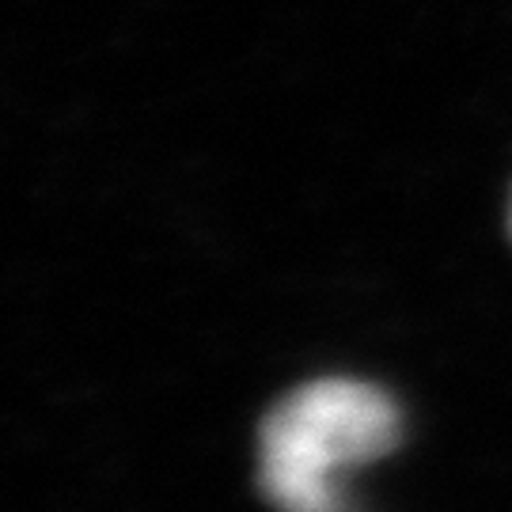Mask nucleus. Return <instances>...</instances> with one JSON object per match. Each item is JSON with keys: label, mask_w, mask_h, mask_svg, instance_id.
Masks as SVG:
<instances>
[{"label": "nucleus", "mask_w": 512, "mask_h": 512, "mask_svg": "<svg viewBox=\"0 0 512 512\" xmlns=\"http://www.w3.org/2000/svg\"><path fill=\"white\" fill-rule=\"evenodd\" d=\"M509 232H512V205H509Z\"/></svg>", "instance_id": "2"}, {"label": "nucleus", "mask_w": 512, "mask_h": 512, "mask_svg": "<svg viewBox=\"0 0 512 512\" xmlns=\"http://www.w3.org/2000/svg\"><path fill=\"white\" fill-rule=\"evenodd\" d=\"M403 414L384 387L323 376L270 406L258 425V490L277 512H349L342 478L395 452Z\"/></svg>", "instance_id": "1"}]
</instances>
